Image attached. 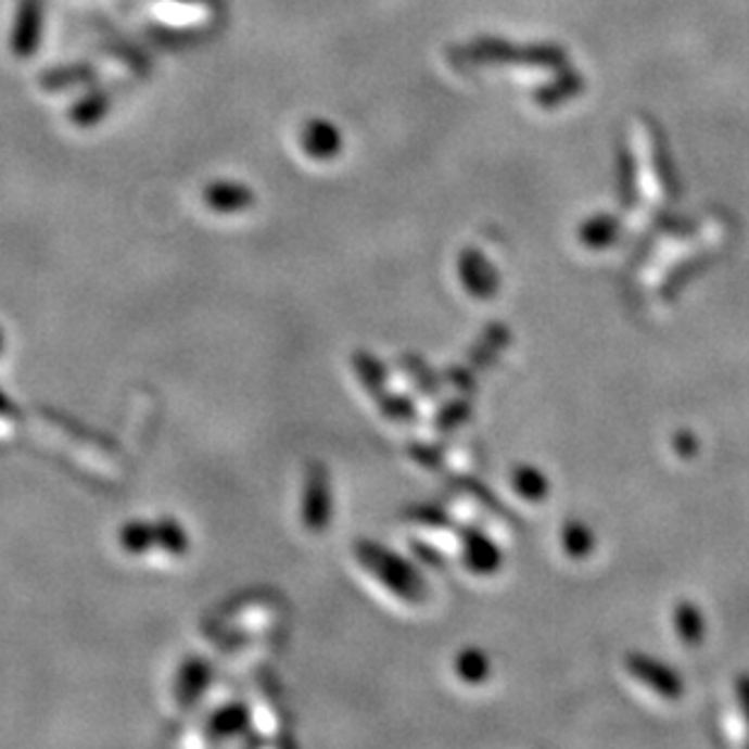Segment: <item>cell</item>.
<instances>
[{
	"label": "cell",
	"instance_id": "277c9868",
	"mask_svg": "<svg viewBox=\"0 0 749 749\" xmlns=\"http://www.w3.org/2000/svg\"><path fill=\"white\" fill-rule=\"evenodd\" d=\"M512 487L529 503H538L548 495V478L534 466H517L512 471Z\"/></svg>",
	"mask_w": 749,
	"mask_h": 749
},
{
	"label": "cell",
	"instance_id": "52a82bcc",
	"mask_svg": "<svg viewBox=\"0 0 749 749\" xmlns=\"http://www.w3.org/2000/svg\"><path fill=\"white\" fill-rule=\"evenodd\" d=\"M674 449L682 456H691L699 452V442H696V436L691 432H680L674 434Z\"/></svg>",
	"mask_w": 749,
	"mask_h": 749
},
{
	"label": "cell",
	"instance_id": "30bf717a",
	"mask_svg": "<svg viewBox=\"0 0 749 749\" xmlns=\"http://www.w3.org/2000/svg\"><path fill=\"white\" fill-rule=\"evenodd\" d=\"M0 347H3V335H0Z\"/></svg>",
	"mask_w": 749,
	"mask_h": 749
},
{
	"label": "cell",
	"instance_id": "5b68a950",
	"mask_svg": "<svg viewBox=\"0 0 749 749\" xmlns=\"http://www.w3.org/2000/svg\"><path fill=\"white\" fill-rule=\"evenodd\" d=\"M456 674L468 684H481L491 677V660L481 650H464L456 660Z\"/></svg>",
	"mask_w": 749,
	"mask_h": 749
},
{
	"label": "cell",
	"instance_id": "9c48e42d",
	"mask_svg": "<svg viewBox=\"0 0 749 749\" xmlns=\"http://www.w3.org/2000/svg\"><path fill=\"white\" fill-rule=\"evenodd\" d=\"M8 408V403H5V398H3V393H0V412H3Z\"/></svg>",
	"mask_w": 749,
	"mask_h": 749
},
{
	"label": "cell",
	"instance_id": "ba28073f",
	"mask_svg": "<svg viewBox=\"0 0 749 749\" xmlns=\"http://www.w3.org/2000/svg\"><path fill=\"white\" fill-rule=\"evenodd\" d=\"M737 696H740L742 711H745V718H747V723H749V677H747V674H745V677H740V682H737Z\"/></svg>",
	"mask_w": 749,
	"mask_h": 749
},
{
	"label": "cell",
	"instance_id": "7a4b0ae2",
	"mask_svg": "<svg viewBox=\"0 0 749 749\" xmlns=\"http://www.w3.org/2000/svg\"><path fill=\"white\" fill-rule=\"evenodd\" d=\"M466 538H468V550H466L468 568L475 572H495L499 563H503V556H499L495 544H491L485 536L475 532H468Z\"/></svg>",
	"mask_w": 749,
	"mask_h": 749
},
{
	"label": "cell",
	"instance_id": "6da1fadb",
	"mask_svg": "<svg viewBox=\"0 0 749 749\" xmlns=\"http://www.w3.org/2000/svg\"><path fill=\"white\" fill-rule=\"evenodd\" d=\"M626 668L633 677L640 680L645 686H650L655 694H660L662 699H680L684 694V682L674 670L660 660H652L643 652H631L626 658Z\"/></svg>",
	"mask_w": 749,
	"mask_h": 749
},
{
	"label": "cell",
	"instance_id": "3957f363",
	"mask_svg": "<svg viewBox=\"0 0 749 749\" xmlns=\"http://www.w3.org/2000/svg\"><path fill=\"white\" fill-rule=\"evenodd\" d=\"M674 626H677L680 638L686 645H701L706 636V621L701 609L691 605V601H682V605L674 609Z\"/></svg>",
	"mask_w": 749,
	"mask_h": 749
},
{
	"label": "cell",
	"instance_id": "8992f818",
	"mask_svg": "<svg viewBox=\"0 0 749 749\" xmlns=\"http://www.w3.org/2000/svg\"><path fill=\"white\" fill-rule=\"evenodd\" d=\"M563 548L570 558H587L595 548V534L585 522H568L563 529Z\"/></svg>",
	"mask_w": 749,
	"mask_h": 749
}]
</instances>
